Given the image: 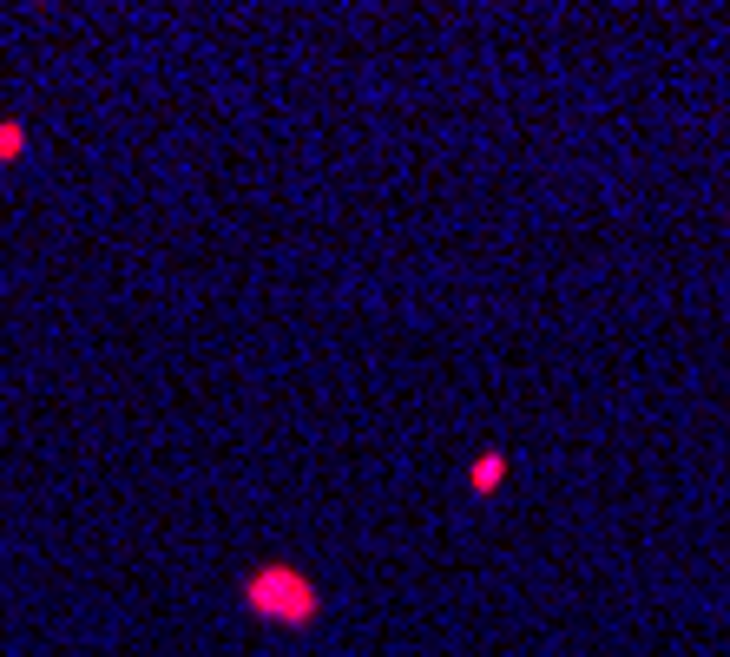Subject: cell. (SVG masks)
<instances>
[{
	"instance_id": "cell-1",
	"label": "cell",
	"mask_w": 730,
	"mask_h": 657,
	"mask_svg": "<svg viewBox=\"0 0 730 657\" xmlns=\"http://www.w3.org/2000/svg\"><path fill=\"white\" fill-rule=\"evenodd\" d=\"M251 612L277 618V625H309V618L323 612V598H317L309 579H296V572H284V565H263L251 579Z\"/></svg>"
},
{
	"instance_id": "cell-2",
	"label": "cell",
	"mask_w": 730,
	"mask_h": 657,
	"mask_svg": "<svg viewBox=\"0 0 730 657\" xmlns=\"http://www.w3.org/2000/svg\"><path fill=\"white\" fill-rule=\"evenodd\" d=\"M501 467H507L501 453H487V461H480L474 474H468V480H474V493H493V486H501Z\"/></svg>"
}]
</instances>
